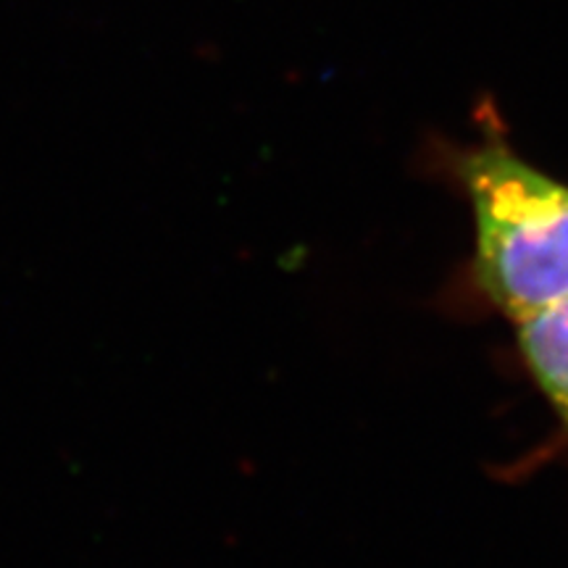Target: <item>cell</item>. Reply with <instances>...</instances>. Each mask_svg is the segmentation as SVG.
I'll list each match as a JSON object with an SVG mask.
<instances>
[{"instance_id": "6da1fadb", "label": "cell", "mask_w": 568, "mask_h": 568, "mask_svg": "<svg viewBox=\"0 0 568 568\" xmlns=\"http://www.w3.org/2000/svg\"><path fill=\"white\" fill-rule=\"evenodd\" d=\"M477 226V280L503 314L524 318L568 297V184L497 134L460 155Z\"/></svg>"}, {"instance_id": "7a4b0ae2", "label": "cell", "mask_w": 568, "mask_h": 568, "mask_svg": "<svg viewBox=\"0 0 568 568\" xmlns=\"http://www.w3.org/2000/svg\"><path fill=\"white\" fill-rule=\"evenodd\" d=\"M524 364L568 429V297L518 322Z\"/></svg>"}]
</instances>
